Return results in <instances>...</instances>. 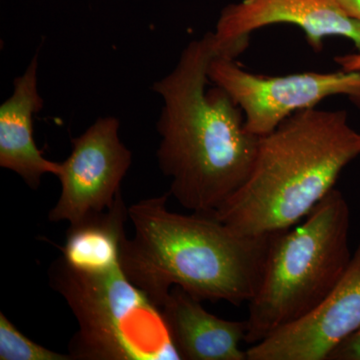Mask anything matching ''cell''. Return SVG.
Masks as SVG:
<instances>
[{
    "instance_id": "6da1fadb",
    "label": "cell",
    "mask_w": 360,
    "mask_h": 360,
    "mask_svg": "<svg viewBox=\"0 0 360 360\" xmlns=\"http://www.w3.org/2000/svg\"><path fill=\"white\" fill-rule=\"evenodd\" d=\"M219 56L208 32L187 44L172 72L153 84L162 99L156 129L158 165L170 195L193 212L212 214L248 179L259 136L221 87L207 89L208 65Z\"/></svg>"
},
{
    "instance_id": "7a4b0ae2",
    "label": "cell",
    "mask_w": 360,
    "mask_h": 360,
    "mask_svg": "<svg viewBox=\"0 0 360 360\" xmlns=\"http://www.w3.org/2000/svg\"><path fill=\"white\" fill-rule=\"evenodd\" d=\"M169 193L129 207L134 236L120 253L123 274L161 307L174 286L200 302L239 307L257 295L271 234L243 236L212 214H180Z\"/></svg>"
},
{
    "instance_id": "3957f363",
    "label": "cell",
    "mask_w": 360,
    "mask_h": 360,
    "mask_svg": "<svg viewBox=\"0 0 360 360\" xmlns=\"http://www.w3.org/2000/svg\"><path fill=\"white\" fill-rule=\"evenodd\" d=\"M360 155V132L347 111L311 108L259 137L243 186L212 213L243 236H266L300 224Z\"/></svg>"
},
{
    "instance_id": "277c9868",
    "label": "cell",
    "mask_w": 360,
    "mask_h": 360,
    "mask_svg": "<svg viewBox=\"0 0 360 360\" xmlns=\"http://www.w3.org/2000/svg\"><path fill=\"white\" fill-rule=\"evenodd\" d=\"M350 210L333 188L297 226L271 233L264 276L248 302L245 342L255 345L309 314L347 271Z\"/></svg>"
},
{
    "instance_id": "5b68a950",
    "label": "cell",
    "mask_w": 360,
    "mask_h": 360,
    "mask_svg": "<svg viewBox=\"0 0 360 360\" xmlns=\"http://www.w3.org/2000/svg\"><path fill=\"white\" fill-rule=\"evenodd\" d=\"M49 283L78 322L68 349L72 360L181 359L162 310L123 274L79 271L63 257Z\"/></svg>"
},
{
    "instance_id": "8992f818",
    "label": "cell",
    "mask_w": 360,
    "mask_h": 360,
    "mask_svg": "<svg viewBox=\"0 0 360 360\" xmlns=\"http://www.w3.org/2000/svg\"><path fill=\"white\" fill-rule=\"evenodd\" d=\"M207 75L241 108L246 131L259 137L298 111L316 108L328 97L345 96L360 105V72L264 77L243 70L234 58L217 56L208 65Z\"/></svg>"
},
{
    "instance_id": "52a82bcc",
    "label": "cell",
    "mask_w": 360,
    "mask_h": 360,
    "mask_svg": "<svg viewBox=\"0 0 360 360\" xmlns=\"http://www.w3.org/2000/svg\"><path fill=\"white\" fill-rule=\"evenodd\" d=\"M72 151L60 162L61 193L49 212L52 222L77 224L92 213L105 212L120 193L132 153L120 139V120L101 117L72 141Z\"/></svg>"
},
{
    "instance_id": "ba28073f",
    "label": "cell",
    "mask_w": 360,
    "mask_h": 360,
    "mask_svg": "<svg viewBox=\"0 0 360 360\" xmlns=\"http://www.w3.org/2000/svg\"><path fill=\"white\" fill-rule=\"evenodd\" d=\"M360 329V243L340 283L311 312L246 349L248 360H328Z\"/></svg>"
},
{
    "instance_id": "9c48e42d",
    "label": "cell",
    "mask_w": 360,
    "mask_h": 360,
    "mask_svg": "<svg viewBox=\"0 0 360 360\" xmlns=\"http://www.w3.org/2000/svg\"><path fill=\"white\" fill-rule=\"evenodd\" d=\"M276 23L302 28L315 51H321L326 37H342L360 52V21L348 16L335 0H241L220 13L213 32L219 56L238 58L251 32Z\"/></svg>"
},
{
    "instance_id": "30bf717a",
    "label": "cell",
    "mask_w": 360,
    "mask_h": 360,
    "mask_svg": "<svg viewBox=\"0 0 360 360\" xmlns=\"http://www.w3.org/2000/svg\"><path fill=\"white\" fill-rule=\"evenodd\" d=\"M39 53L13 82V92L0 105V167L13 170L30 188L44 174L58 176L60 163L46 160L33 137V115L44 108L39 91Z\"/></svg>"
},
{
    "instance_id": "8fae6325",
    "label": "cell",
    "mask_w": 360,
    "mask_h": 360,
    "mask_svg": "<svg viewBox=\"0 0 360 360\" xmlns=\"http://www.w3.org/2000/svg\"><path fill=\"white\" fill-rule=\"evenodd\" d=\"M181 360H248L246 321L219 319L179 286L160 307Z\"/></svg>"
},
{
    "instance_id": "7c38bea8",
    "label": "cell",
    "mask_w": 360,
    "mask_h": 360,
    "mask_svg": "<svg viewBox=\"0 0 360 360\" xmlns=\"http://www.w3.org/2000/svg\"><path fill=\"white\" fill-rule=\"evenodd\" d=\"M129 207L122 191L106 212L92 213L70 224L63 258L72 269L85 272H105L120 266V253L125 236Z\"/></svg>"
},
{
    "instance_id": "4fadbf2b",
    "label": "cell",
    "mask_w": 360,
    "mask_h": 360,
    "mask_svg": "<svg viewBox=\"0 0 360 360\" xmlns=\"http://www.w3.org/2000/svg\"><path fill=\"white\" fill-rule=\"evenodd\" d=\"M0 360H72L26 338L0 312Z\"/></svg>"
},
{
    "instance_id": "5bb4252c",
    "label": "cell",
    "mask_w": 360,
    "mask_h": 360,
    "mask_svg": "<svg viewBox=\"0 0 360 360\" xmlns=\"http://www.w3.org/2000/svg\"><path fill=\"white\" fill-rule=\"evenodd\" d=\"M328 360H360V329L340 342Z\"/></svg>"
},
{
    "instance_id": "9a60e30c",
    "label": "cell",
    "mask_w": 360,
    "mask_h": 360,
    "mask_svg": "<svg viewBox=\"0 0 360 360\" xmlns=\"http://www.w3.org/2000/svg\"><path fill=\"white\" fill-rule=\"evenodd\" d=\"M335 63L347 72H360V52L336 56Z\"/></svg>"
},
{
    "instance_id": "2e32d148",
    "label": "cell",
    "mask_w": 360,
    "mask_h": 360,
    "mask_svg": "<svg viewBox=\"0 0 360 360\" xmlns=\"http://www.w3.org/2000/svg\"><path fill=\"white\" fill-rule=\"evenodd\" d=\"M335 1L348 16L360 21V0H335Z\"/></svg>"
}]
</instances>
